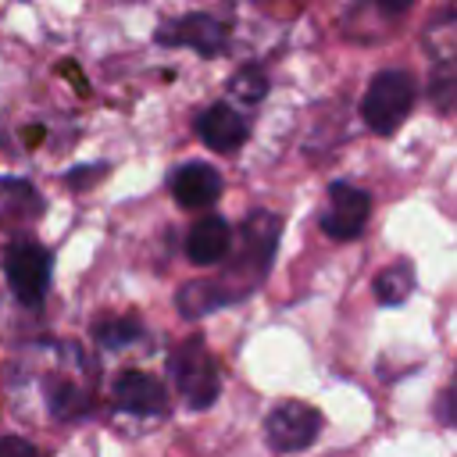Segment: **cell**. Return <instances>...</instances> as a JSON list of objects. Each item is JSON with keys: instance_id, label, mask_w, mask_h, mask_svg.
Here are the masks:
<instances>
[{"instance_id": "14", "label": "cell", "mask_w": 457, "mask_h": 457, "mask_svg": "<svg viewBox=\"0 0 457 457\" xmlns=\"http://www.w3.org/2000/svg\"><path fill=\"white\" fill-rule=\"evenodd\" d=\"M411 289H414V268H411V261H393L389 268H382L375 275V300L386 303V307L403 303L411 296Z\"/></svg>"}, {"instance_id": "11", "label": "cell", "mask_w": 457, "mask_h": 457, "mask_svg": "<svg viewBox=\"0 0 457 457\" xmlns=\"http://www.w3.org/2000/svg\"><path fill=\"white\" fill-rule=\"evenodd\" d=\"M196 132L200 139L214 150V154H236L246 136H250V125L243 121V114L228 104H211L200 118H196Z\"/></svg>"}, {"instance_id": "3", "label": "cell", "mask_w": 457, "mask_h": 457, "mask_svg": "<svg viewBox=\"0 0 457 457\" xmlns=\"http://www.w3.org/2000/svg\"><path fill=\"white\" fill-rule=\"evenodd\" d=\"M411 107H414V79L400 68L378 71L361 96V118L378 136L396 132L403 125V118L411 114Z\"/></svg>"}, {"instance_id": "17", "label": "cell", "mask_w": 457, "mask_h": 457, "mask_svg": "<svg viewBox=\"0 0 457 457\" xmlns=\"http://www.w3.org/2000/svg\"><path fill=\"white\" fill-rule=\"evenodd\" d=\"M0 457H39V450L21 436H0Z\"/></svg>"}, {"instance_id": "8", "label": "cell", "mask_w": 457, "mask_h": 457, "mask_svg": "<svg viewBox=\"0 0 457 457\" xmlns=\"http://www.w3.org/2000/svg\"><path fill=\"white\" fill-rule=\"evenodd\" d=\"M43 396H46V411L61 421H71L79 414L89 411V382H86V364L75 361L71 371L68 368H50L43 375Z\"/></svg>"}, {"instance_id": "9", "label": "cell", "mask_w": 457, "mask_h": 457, "mask_svg": "<svg viewBox=\"0 0 457 457\" xmlns=\"http://www.w3.org/2000/svg\"><path fill=\"white\" fill-rule=\"evenodd\" d=\"M111 396H114V407L125 411V414H164L168 411V389L161 378H154L150 371H121L111 386Z\"/></svg>"}, {"instance_id": "6", "label": "cell", "mask_w": 457, "mask_h": 457, "mask_svg": "<svg viewBox=\"0 0 457 457\" xmlns=\"http://www.w3.org/2000/svg\"><path fill=\"white\" fill-rule=\"evenodd\" d=\"M371 218V193L350 186V182H332L328 200L318 214V225L328 239H357Z\"/></svg>"}, {"instance_id": "16", "label": "cell", "mask_w": 457, "mask_h": 457, "mask_svg": "<svg viewBox=\"0 0 457 457\" xmlns=\"http://www.w3.org/2000/svg\"><path fill=\"white\" fill-rule=\"evenodd\" d=\"M228 93H232L236 100H243V104H261L264 93H268V75H264V68H257V64L239 68V71L228 79Z\"/></svg>"}, {"instance_id": "15", "label": "cell", "mask_w": 457, "mask_h": 457, "mask_svg": "<svg viewBox=\"0 0 457 457\" xmlns=\"http://www.w3.org/2000/svg\"><path fill=\"white\" fill-rule=\"evenodd\" d=\"M93 336L104 350H129V346L146 339V328L136 318H111V321H100L93 328Z\"/></svg>"}, {"instance_id": "18", "label": "cell", "mask_w": 457, "mask_h": 457, "mask_svg": "<svg viewBox=\"0 0 457 457\" xmlns=\"http://www.w3.org/2000/svg\"><path fill=\"white\" fill-rule=\"evenodd\" d=\"M439 418H443V425H453V418H450V389L439 396Z\"/></svg>"}, {"instance_id": "7", "label": "cell", "mask_w": 457, "mask_h": 457, "mask_svg": "<svg viewBox=\"0 0 457 457\" xmlns=\"http://www.w3.org/2000/svg\"><path fill=\"white\" fill-rule=\"evenodd\" d=\"M225 39H228V29L214 18V14H204V11H193V14H182L175 21H164L157 29V43L161 46H189L196 50L200 57H214L225 50Z\"/></svg>"}, {"instance_id": "13", "label": "cell", "mask_w": 457, "mask_h": 457, "mask_svg": "<svg viewBox=\"0 0 457 457\" xmlns=\"http://www.w3.org/2000/svg\"><path fill=\"white\" fill-rule=\"evenodd\" d=\"M225 303H228V300H225V293L218 289L214 278L186 282V286L179 289V296H175V307H179L182 318H204V314H211V311H218V307H225Z\"/></svg>"}, {"instance_id": "12", "label": "cell", "mask_w": 457, "mask_h": 457, "mask_svg": "<svg viewBox=\"0 0 457 457\" xmlns=\"http://www.w3.org/2000/svg\"><path fill=\"white\" fill-rule=\"evenodd\" d=\"M232 246V228L221 214H204L186 236V257L193 264H218Z\"/></svg>"}, {"instance_id": "5", "label": "cell", "mask_w": 457, "mask_h": 457, "mask_svg": "<svg viewBox=\"0 0 457 457\" xmlns=\"http://www.w3.org/2000/svg\"><path fill=\"white\" fill-rule=\"evenodd\" d=\"M321 432V411L303 400H286L264 418V439L278 453L307 450Z\"/></svg>"}, {"instance_id": "1", "label": "cell", "mask_w": 457, "mask_h": 457, "mask_svg": "<svg viewBox=\"0 0 457 457\" xmlns=\"http://www.w3.org/2000/svg\"><path fill=\"white\" fill-rule=\"evenodd\" d=\"M278 232H282L278 214H271V211L246 214V221L239 225V236H232L225 275L214 278L228 303L250 296L264 282V275L271 268V257H275V246H278Z\"/></svg>"}, {"instance_id": "10", "label": "cell", "mask_w": 457, "mask_h": 457, "mask_svg": "<svg viewBox=\"0 0 457 457\" xmlns=\"http://www.w3.org/2000/svg\"><path fill=\"white\" fill-rule=\"evenodd\" d=\"M168 189L186 211H204L221 196V175L204 161H186L168 175Z\"/></svg>"}, {"instance_id": "2", "label": "cell", "mask_w": 457, "mask_h": 457, "mask_svg": "<svg viewBox=\"0 0 457 457\" xmlns=\"http://www.w3.org/2000/svg\"><path fill=\"white\" fill-rule=\"evenodd\" d=\"M168 371H171V382H175L179 396L193 411H207L221 393V371H218V361L207 350L204 336L182 339L168 357Z\"/></svg>"}, {"instance_id": "4", "label": "cell", "mask_w": 457, "mask_h": 457, "mask_svg": "<svg viewBox=\"0 0 457 457\" xmlns=\"http://www.w3.org/2000/svg\"><path fill=\"white\" fill-rule=\"evenodd\" d=\"M4 271H7V282H11V293L36 307L46 289H50V275H54V257L43 243H32V239H21L14 246H7V257H4Z\"/></svg>"}]
</instances>
